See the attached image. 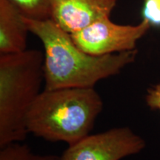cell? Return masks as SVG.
<instances>
[{
	"label": "cell",
	"instance_id": "cell-6",
	"mask_svg": "<svg viewBox=\"0 0 160 160\" xmlns=\"http://www.w3.org/2000/svg\"><path fill=\"white\" fill-rule=\"evenodd\" d=\"M51 19L71 34L104 17H110L118 0H49Z\"/></svg>",
	"mask_w": 160,
	"mask_h": 160
},
{
	"label": "cell",
	"instance_id": "cell-3",
	"mask_svg": "<svg viewBox=\"0 0 160 160\" xmlns=\"http://www.w3.org/2000/svg\"><path fill=\"white\" fill-rule=\"evenodd\" d=\"M44 53L36 49L0 54V148L24 141L27 118L42 92Z\"/></svg>",
	"mask_w": 160,
	"mask_h": 160
},
{
	"label": "cell",
	"instance_id": "cell-10",
	"mask_svg": "<svg viewBox=\"0 0 160 160\" xmlns=\"http://www.w3.org/2000/svg\"><path fill=\"white\" fill-rule=\"evenodd\" d=\"M142 17L151 26L160 27V0H145Z\"/></svg>",
	"mask_w": 160,
	"mask_h": 160
},
{
	"label": "cell",
	"instance_id": "cell-9",
	"mask_svg": "<svg viewBox=\"0 0 160 160\" xmlns=\"http://www.w3.org/2000/svg\"><path fill=\"white\" fill-rule=\"evenodd\" d=\"M0 160H61L56 155H40L33 153L25 145L12 143L0 148Z\"/></svg>",
	"mask_w": 160,
	"mask_h": 160
},
{
	"label": "cell",
	"instance_id": "cell-7",
	"mask_svg": "<svg viewBox=\"0 0 160 160\" xmlns=\"http://www.w3.org/2000/svg\"><path fill=\"white\" fill-rule=\"evenodd\" d=\"M29 32L19 9L10 0H0V54L27 50Z\"/></svg>",
	"mask_w": 160,
	"mask_h": 160
},
{
	"label": "cell",
	"instance_id": "cell-8",
	"mask_svg": "<svg viewBox=\"0 0 160 160\" xmlns=\"http://www.w3.org/2000/svg\"><path fill=\"white\" fill-rule=\"evenodd\" d=\"M28 19L44 21L51 19L52 9L49 0H10Z\"/></svg>",
	"mask_w": 160,
	"mask_h": 160
},
{
	"label": "cell",
	"instance_id": "cell-5",
	"mask_svg": "<svg viewBox=\"0 0 160 160\" xmlns=\"http://www.w3.org/2000/svg\"><path fill=\"white\" fill-rule=\"evenodd\" d=\"M145 147L142 138L129 128H114L88 135L69 145L61 156V160H120L137 154Z\"/></svg>",
	"mask_w": 160,
	"mask_h": 160
},
{
	"label": "cell",
	"instance_id": "cell-11",
	"mask_svg": "<svg viewBox=\"0 0 160 160\" xmlns=\"http://www.w3.org/2000/svg\"><path fill=\"white\" fill-rule=\"evenodd\" d=\"M145 101L150 108L160 111V83L151 86L148 90Z\"/></svg>",
	"mask_w": 160,
	"mask_h": 160
},
{
	"label": "cell",
	"instance_id": "cell-4",
	"mask_svg": "<svg viewBox=\"0 0 160 160\" xmlns=\"http://www.w3.org/2000/svg\"><path fill=\"white\" fill-rule=\"evenodd\" d=\"M151 26L142 19L135 25H118L110 17L93 22L71 37L80 49L93 56H105L137 49V42Z\"/></svg>",
	"mask_w": 160,
	"mask_h": 160
},
{
	"label": "cell",
	"instance_id": "cell-2",
	"mask_svg": "<svg viewBox=\"0 0 160 160\" xmlns=\"http://www.w3.org/2000/svg\"><path fill=\"white\" fill-rule=\"evenodd\" d=\"M103 109L94 88L42 91L27 118L28 133L72 145L89 135Z\"/></svg>",
	"mask_w": 160,
	"mask_h": 160
},
{
	"label": "cell",
	"instance_id": "cell-1",
	"mask_svg": "<svg viewBox=\"0 0 160 160\" xmlns=\"http://www.w3.org/2000/svg\"><path fill=\"white\" fill-rule=\"evenodd\" d=\"M23 19L30 33L43 45L45 90L94 88L98 82L119 73L137 57V49L105 56L88 54L52 19Z\"/></svg>",
	"mask_w": 160,
	"mask_h": 160
}]
</instances>
